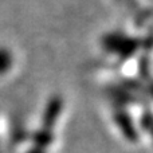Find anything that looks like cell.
Here are the masks:
<instances>
[{
  "label": "cell",
  "instance_id": "6da1fadb",
  "mask_svg": "<svg viewBox=\"0 0 153 153\" xmlns=\"http://www.w3.org/2000/svg\"><path fill=\"white\" fill-rule=\"evenodd\" d=\"M13 51L7 46H0V73L7 67H11L15 61Z\"/></svg>",
  "mask_w": 153,
  "mask_h": 153
}]
</instances>
